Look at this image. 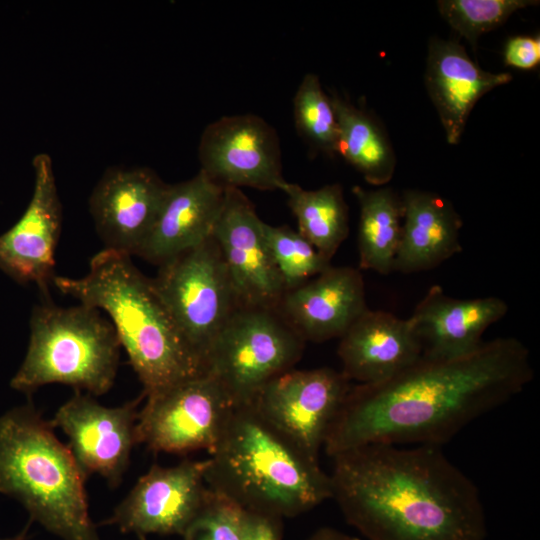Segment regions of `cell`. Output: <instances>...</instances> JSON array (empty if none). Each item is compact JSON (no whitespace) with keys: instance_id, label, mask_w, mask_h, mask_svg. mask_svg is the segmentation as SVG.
Returning a JSON list of instances; mask_svg holds the SVG:
<instances>
[{"instance_id":"obj_33","label":"cell","mask_w":540,"mask_h":540,"mask_svg":"<svg viewBox=\"0 0 540 540\" xmlns=\"http://www.w3.org/2000/svg\"><path fill=\"white\" fill-rule=\"evenodd\" d=\"M27 528H25L20 534L12 538L0 539V540H25Z\"/></svg>"},{"instance_id":"obj_24","label":"cell","mask_w":540,"mask_h":540,"mask_svg":"<svg viewBox=\"0 0 540 540\" xmlns=\"http://www.w3.org/2000/svg\"><path fill=\"white\" fill-rule=\"evenodd\" d=\"M358 201L359 266L382 275L393 272V264L401 239L403 204L391 187L365 189L354 186Z\"/></svg>"},{"instance_id":"obj_15","label":"cell","mask_w":540,"mask_h":540,"mask_svg":"<svg viewBox=\"0 0 540 540\" xmlns=\"http://www.w3.org/2000/svg\"><path fill=\"white\" fill-rule=\"evenodd\" d=\"M34 189L20 219L0 235V270L21 284L37 285L50 299L55 249L61 232V204L52 160L46 153L33 159Z\"/></svg>"},{"instance_id":"obj_2","label":"cell","mask_w":540,"mask_h":540,"mask_svg":"<svg viewBox=\"0 0 540 540\" xmlns=\"http://www.w3.org/2000/svg\"><path fill=\"white\" fill-rule=\"evenodd\" d=\"M332 459L331 498L366 540H485L479 490L440 446L368 444Z\"/></svg>"},{"instance_id":"obj_18","label":"cell","mask_w":540,"mask_h":540,"mask_svg":"<svg viewBox=\"0 0 540 540\" xmlns=\"http://www.w3.org/2000/svg\"><path fill=\"white\" fill-rule=\"evenodd\" d=\"M225 188L199 172L169 185L157 218L135 256L160 266L209 239Z\"/></svg>"},{"instance_id":"obj_27","label":"cell","mask_w":540,"mask_h":540,"mask_svg":"<svg viewBox=\"0 0 540 540\" xmlns=\"http://www.w3.org/2000/svg\"><path fill=\"white\" fill-rule=\"evenodd\" d=\"M263 231L285 291L306 283L331 266L330 260L290 226L264 222Z\"/></svg>"},{"instance_id":"obj_32","label":"cell","mask_w":540,"mask_h":540,"mask_svg":"<svg viewBox=\"0 0 540 540\" xmlns=\"http://www.w3.org/2000/svg\"><path fill=\"white\" fill-rule=\"evenodd\" d=\"M307 540H362L357 537L350 536L339 530L323 527L315 531Z\"/></svg>"},{"instance_id":"obj_20","label":"cell","mask_w":540,"mask_h":540,"mask_svg":"<svg viewBox=\"0 0 540 540\" xmlns=\"http://www.w3.org/2000/svg\"><path fill=\"white\" fill-rule=\"evenodd\" d=\"M512 80L508 72L483 70L456 41L431 38L428 45L425 87L439 115L449 144L464 133L475 104L494 88Z\"/></svg>"},{"instance_id":"obj_6","label":"cell","mask_w":540,"mask_h":540,"mask_svg":"<svg viewBox=\"0 0 540 540\" xmlns=\"http://www.w3.org/2000/svg\"><path fill=\"white\" fill-rule=\"evenodd\" d=\"M120 347L114 326L98 309L43 300L32 311L27 353L10 385L30 394L60 383L102 395L114 383Z\"/></svg>"},{"instance_id":"obj_31","label":"cell","mask_w":540,"mask_h":540,"mask_svg":"<svg viewBox=\"0 0 540 540\" xmlns=\"http://www.w3.org/2000/svg\"><path fill=\"white\" fill-rule=\"evenodd\" d=\"M282 518L244 510L241 540H281Z\"/></svg>"},{"instance_id":"obj_4","label":"cell","mask_w":540,"mask_h":540,"mask_svg":"<svg viewBox=\"0 0 540 540\" xmlns=\"http://www.w3.org/2000/svg\"><path fill=\"white\" fill-rule=\"evenodd\" d=\"M205 482L243 510L295 517L332 496L330 475L252 405L233 409L208 458Z\"/></svg>"},{"instance_id":"obj_25","label":"cell","mask_w":540,"mask_h":540,"mask_svg":"<svg viewBox=\"0 0 540 540\" xmlns=\"http://www.w3.org/2000/svg\"><path fill=\"white\" fill-rule=\"evenodd\" d=\"M281 191L297 220V231L331 261L349 233L348 206L340 184L306 190L286 181Z\"/></svg>"},{"instance_id":"obj_19","label":"cell","mask_w":540,"mask_h":540,"mask_svg":"<svg viewBox=\"0 0 540 540\" xmlns=\"http://www.w3.org/2000/svg\"><path fill=\"white\" fill-rule=\"evenodd\" d=\"M341 372L356 384L384 381L422 356L410 318L367 308L339 338Z\"/></svg>"},{"instance_id":"obj_11","label":"cell","mask_w":540,"mask_h":540,"mask_svg":"<svg viewBox=\"0 0 540 540\" xmlns=\"http://www.w3.org/2000/svg\"><path fill=\"white\" fill-rule=\"evenodd\" d=\"M198 157L200 171L224 188L281 191L286 183L277 133L257 115L224 116L209 124Z\"/></svg>"},{"instance_id":"obj_14","label":"cell","mask_w":540,"mask_h":540,"mask_svg":"<svg viewBox=\"0 0 540 540\" xmlns=\"http://www.w3.org/2000/svg\"><path fill=\"white\" fill-rule=\"evenodd\" d=\"M253 203L239 188H225L213 230L240 306L277 308L285 292Z\"/></svg>"},{"instance_id":"obj_22","label":"cell","mask_w":540,"mask_h":540,"mask_svg":"<svg viewBox=\"0 0 540 540\" xmlns=\"http://www.w3.org/2000/svg\"><path fill=\"white\" fill-rule=\"evenodd\" d=\"M401 239L393 272L404 274L433 269L462 250V219L448 199L415 189L403 192Z\"/></svg>"},{"instance_id":"obj_17","label":"cell","mask_w":540,"mask_h":540,"mask_svg":"<svg viewBox=\"0 0 540 540\" xmlns=\"http://www.w3.org/2000/svg\"><path fill=\"white\" fill-rule=\"evenodd\" d=\"M367 308L360 270L331 265L285 291L277 310L305 342L321 343L340 338Z\"/></svg>"},{"instance_id":"obj_5","label":"cell","mask_w":540,"mask_h":540,"mask_svg":"<svg viewBox=\"0 0 540 540\" xmlns=\"http://www.w3.org/2000/svg\"><path fill=\"white\" fill-rule=\"evenodd\" d=\"M53 428L31 403L0 417V493L63 540H100L88 512L86 478Z\"/></svg>"},{"instance_id":"obj_30","label":"cell","mask_w":540,"mask_h":540,"mask_svg":"<svg viewBox=\"0 0 540 540\" xmlns=\"http://www.w3.org/2000/svg\"><path fill=\"white\" fill-rule=\"evenodd\" d=\"M504 62L517 69L531 70L540 63V37L518 35L511 37L504 48Z\"/></svg>"},{"instance_id":"obj_1","label":"cell","mask_w":540,"mask_h":540,"mask_svg":"<svg viewBox=\"0 0 540 540\" xmlns=\"http://www.w3.org/2000/svg\"><path fill=\"white\" fill-rule=\"evenodd\" d=\"M527 346L514 337L456 356H421L389 379L352 384L323 448L328 456L368 444L442 446L532 381Z\"/></svg>"},{"instance_id":"obj_23","label":"cell","mask_w":540,"mask_h":540,"mask_svg":"<svg viewBox=\"0 0 540 540\" xmlns=\"http://www.w3.org/2000/svg\"><path fill=\"white\" fill-rule=\"evenodd\" d=\"M336 114L338 155L353 166L369 184L382 187L395 172L396 156L383 127L365 109L336 93L330 95Z\"/></svg>"},{"instance_id":"obj_3","label":"cell","mask_w":540,"mask_h":540,"mask_svg":"<svg viewBox=\"0 0 540 540\" xmlns=\"http://www.w3.org/2000/svg\"><path fill=\"white\" fill-rule=\"evenodd\" d=\"M131 257L104 249L91 259L85 276H55L53 284L80 304L108 314L146 397L206 371L182 336L153 280L135 266Z\"/></svg>"},{"instance_id":"obj_21","label":"cell","mask_w":540,"mask_h":540,"mask_svg":"<svg viewBox=\"0 0 540 540\" xmlns=\"http://www.w3.org/2000/svg\"><path fill=\"white\" fill-rule=\"evenodd\" d=\"M508 312L498 297L459 299L439 285L429 288L409 317L422 346V355L456 357L476 349L482 335Z\"/></svg>"},{"instance_id":"obj_10","label":"cell","mask_w":540,"mask_h":540,"mask_svg":"<svg viewBox=\"0 0 540 540\" xmlns=\"http://www.w3.org/2000/svg\"><path fill=\"white\" fill-rule=\"evenodd\" d=\"M351 385L341 371L329 367L293 368L268 382L249 405L300 449L318 459Z\"/></svg>"},{"instance_id":"obj_26","label":"cell","mask_w":540,"mask_h":540,"mask_svg":"<svg viewBox=\"0 0 540 540\" xmlns=\"http://www.w3.org/2000/svg\"><path fill=\"white\" fill-rule=\"evenodd\" d=\"M293 115L298 134L311 148L331 157L338 155L336 114L317 75L303 77L293 99Z\"/></svg>"},{"instance_id":"obj_8","label":"cell","mask_w":540,"mask_h":540,"mask_svg":"<svg viewBox=\"0 0 540 540\" xmlns=\"http://www.w3.org/2000/svg\"><path fill=\"white\" fill-rule=\"evenodd\" d=\"M158 267L154 286L205 368L213 341L240 307L219 247L211 236Z\"/></svg>"},{"instance_id":"obj_28","label":"cell","mask_w":540,"mask_h":540,"mask_svg":"<svg viewBox=\"0 0 540 540\" xmlns=\"http://www.w3.org/2000/svg\"><path fill=\"white\" fill-rule=\"evenodd\" d=\"M538 4L535 0L437 1L443 19L473 47L481 35L504 24L517 10Z\"/></svg>"},{"instance_id":"obj_7","label":"cell","mask_w":540,"mask_h":540,"mask_svg":"<svg viewBox=\"0 0 540 540\" xmlns=\"http://www.w3.org/2000/svg\"><path fill=\"white\" fill-rule=\"evenodd\" d=\"M305 343L277 308L240 306L213 341L205 370L235 407L249 405L268 382L294 368Z\"/></svg>"},{"instance_id":"obj_9","label":"cell","mask_w":540,"mask_h":540,"mask_svg":"<svg viewBox=\"0 0 540 540\" xmlns=\"http://www.w3.org/2000/svg\"><path fill=\"white\" fill-rule=\"evenodd\" d=\"M146 398L135 425L136 444L178 455L199 450L211 454L235 408L208 373Z\"/></svg>"},{"instance_id":"obj_16","label":"cell","mask_w":540,"mask_h":540,"mask_svg":"<svg viewBox=\"0 0 540 540\" xmlns=\"http://www.w3.org/2000/svg\"><path fill=\"white\" fill-rule=\"evenodd\" d=\"M167 187L148 168L107 171L89 201L105 249L136 255L157 218Z\"/></svg>"},{"instance_id":"obj_12","label":"cell","mask_w":540,"mask_h":540,"mask_svg":"<svg viewBox=\"0 0 540 540\" xmlns=\"http://www.w3.org/2000/svg\"><path fill=\"white\" fill-rule=\"evenodd\" d=\"M207 467L208 458L185 459L172 467L154 464L103 524L138 536H182L205 501Z\"/></svg>"},{"instance_id":"obj_29","label":"cell","mask_w":540,"mask_h":540,"mask_svg":"<svg viewBox=\"0 0 540 540\" xmlns=\"http://www.w3.org/2000/svg\"><path fill=\"white\" fill-rule=\"evenodd\" d=\"M244 510L208 488L205 501L182 535L184 540H241Z\"/></svg>"},{"instance_id":"obj_13","label":"cell","mask_w":540,"mask_h":540,"mask_svg":"<svg viewBox=\"0 0 540 540\" xmlns=\"http://www.w3.org/2000/svg\"><path fill=\"white\" fill-rule=\"evenodd\" d=\"M143 397L107 407L75 390L59 407L50 423L69 438L68 448L86 479L97 474L112 488L120 484L136 445L137 407Z\"/></svg>"},{"instance_id":"obj_34","label":"cell","mask_w":540,"mask_h":540,"mask_svg":"<svg viewBox=\"0 0 540 540\" xmlns=\"http://www.w3.org/2000/svg\"><path fill=\"white\" fill-rule=\"evenodd\" d=\"M139 537H140V540H145V539H144V536H139Z\"/></svg>"}]
</instances>
